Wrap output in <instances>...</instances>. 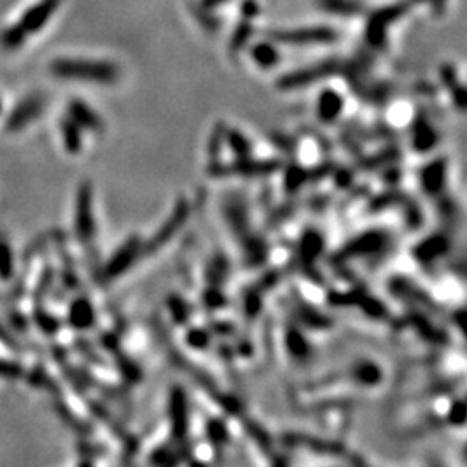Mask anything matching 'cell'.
<instances>
[{
	"instance_id": "cell-40",
	"label": "cell",
	"mask_w": 467,
	"mask_h": 467,
	"mask_svg": "<svg viewBox=\"0 0 467 467\" xmlns=\"http://www.w3.org/2000/svg\"><path fill=\"white\" fill-rule=\"evenodd\" d=\"M9 320H11V325H13V327L16 329V331H23V332H26V329H28V320L25 319V315H23V313H19V312H13L9 315Z\"/></svg>"
},
{
	"instance_id": "cell-21",
	"label": "cell",
	"mask_w": 467,
	"mask_h": 467,
	"mask_svg": "<svg viewBox=\"0 0 467 467\" xmlns=\"http://www.w3.org/2000/svg\"><path fill=\"white\" fill-rule=\"evenodd\" d=\"M251 58L253 61L261 68H272L276 66L277 61H279V52H277V49L272 46V43L261 42L258 46L253 47Z\"/></svg>"
},
{
	"instance_id": "cell-16",
	"label": "cell",
	"mask_w": 467,
	"mask_h": 467,
	"mask_svg": "<svg viewBox=\"0 0 467 467\" xmlns=\"http://www.w3.org/2000/svg\"><path fill=\"white\" fill-rule=\"evenodd\" d=\"M115 358L116 365H118L120 376H122L128 384H137V382L142 381V369H140V365L137 364L134 358L125 355L122 350H120L118 353H115Z\"/></svg>"
},
{
	"instance_id": "cell-2",
	"label": "cell",
	"mask_w": 467,
	"mask_h": 467,
	"mask_svg": "<svg viewBox=\"0 0 467 467\" xmlns=\"http://www.w3.org/2000/svg\"><path fill=\"white\" fill-rule=\"evenodd\" d=\"M168 421H170V433L173 441L177 443L180 457L184 458L185 450L191 453V448L187 446L189 400L184 388H180V386H173L170 394H168Z\"/></svg>"
},
{
	"instance_id": "cell-18",
	"label": "cell",
	"mask_w": 467,
	"mask_h": 467,
	"mask_svg": "<svg viewBox=\"0 0 467 467\" xmlns=\"http://www.w3.org/2000/svg\"><path fill=\"white\" fill-rule=\"evenodd\" d=\"M319 6L325 13L336 16H358L362 4L358 0H319Z\"/></svg>"
},
{
	"instance_id": "cell-28",
	"label": "cell",
	"mask_w": 467,
	"mask_h": 467,
	"mask_svg": "<svg viewBox=\"0 0 467 467\" xmlns=\"http://www.w3.org/2000/svg\"><path fill=\"white\" fill-rule=\"evenodd\" d=\"M185 343L191 346L192 350L203 352V350H208L209 345H211V334L204 327H191L185 332Z\"/></svg>"
},
{
	"instance_id": "cell-23",
	"label": "cell",
	"mask_w": 467,
	"mask_h": 467,
	"mask_svg": "<svg viewBox=\"0 0 467 467\" xmlns=\"http://www.w3.org/2000/svg\"><path fill=\"white\" fill-rule=\"evenodd\" d=\"M180 461H182V457H180L179 448H173L170 445L158 446L152 450L151 457H149V462L154 466H177Z\"/></svg>"
},
{
	"instance_id": "cell-5",
	"label": "cell",
	"mask_w": 467,
	"mask_h": 467,
	"mask_svg": "<svg viewBox=\"0 0 467 467\" xmlns=\"http://www.w3.org/2000/svg\"><path fill=\"white\" fill-rule=\"evenodd\" d=\"M189 215H191V203H189L187 199H180L179 203L175 204V208H173L170 216L163 221V225L156 231L154 236H152L147 243H144L142 256L154 255L161 248L167 246L173 237L180 232V229L184 227Z\"/></svg>"
},
{
	"instance_id": "cell-3",
	"label": "cell",
	"mask_w": 467,
	"mask_h": 467,
	"mask_svg": "<svg viewBox=\"0 0 467 467\" xmlns=\"http://www.w3.org/2000/svg\"><path fill=\"white\" fill-rule=\"evenodd\" d=\"M95 216H94V192L90 182H83L76 192L75 204V236L80 244L88 248L95 239Z\"/></svg>"
},
{
	"instance_id": "cell-24",
	"label": "cell",
	"mask_w": 467,
	"mask_h": 467,
	"mask_svg": "<svg viewBox=\"0 0 467 467\" xmlns=\"http://www.w3.org/2000/svg\"><path fill=\"white\" fill-rule=\"evenodd\" d=\"M54 283H56V272L51 265H47V267H43V271L40 273L37 280V285H35L33 298L37 300V303H42V301L49 296V293L54 289Z\"/></svg>"
},
{
	"instance_id": "cell-20",
	"label": "cell",
	"mask_w": 467,
	"mask_h": 467,
	"mask_svg": "<svg viewBox=\"0 0 467 467\" xmlns=\"http://www.w3.org/2000/svg\"><path fill=\"white\" fill-rule=\"evenodd\" d=\"M204 433H206L208 441L211 443L213 448H220V446H224L225 443L229 441V429L221 419H216V417L208 419Z\"/></svg>"
},
{
	"instance_id": "cell-1",
	"label": "cell",
	"mask_w": 467,
	"mask_h": 467,
	"mask_svg": "<svg viewBox=\"0 0 467 467\" xmlns=\"http://www.w3.org/2000/svg\"><path fill=\"white\" fill-rule=\"evenodd\" d=\"M51 73L58 78L112 85L120 78V68L111 61L82 58H61L51 64Z\"/></svg>"
},
{
	"instance_id": "cell-12",
	"label": "cell",
	"mask_w": 467,
	"mask_h": 467,
	"mask_svg": "<svg viewBox=\"0 0 467 467\" xmlns=\"http://www.w3.org/2000/svg\"><path fill=\"white\" fill-rule=\"evenodd\" d=\"M331 71H332V66L329 63L317 64V66L307 68V70H300V71H295V73L288 75L285 78H283V82H280V87H285V88L303 87L310 82H317L320 76L329 75Z\"/></svg>"
},
{
	"instance_id": "cell-10",
	"label": "cell",
	"mask_w": 467,
	"mask_h": 467,
	"mask_svg": "<svg viewBox=\"0 0 467 467\" xmlns=\"http://www.w3.org/2000/svg\"><path fill=\"white\" fill-rule=\"evenodd\" d=\"M68 116H70L80 128L95 132V134H99V132L104 130L103 118H100L98 112L92 110L88 104H85L80 99L70 100V104H68Z\"/></svg>"
},
{
	"instance_id": "cell-29",
	"label": "cell",
	"mask_w": 467,
	"mask_h": 467,
	"mask_svg": "<svg viewBox=\"0 0 467 467\" xmlns=\"http://www.w3.org/2000/svg\"><path fill=\"white\" fill-rule=\"evenodd\" d=\"M28 381H30V384L35 386V388H42L46 389V392H51L52 394L59 393V388L56 386V382L52 381V377L42 367L31 369L30 374H28Z\"/></svg>"
},
{
	"instance_id": "cell-43",
	"label": "cell",
	"mask_w": 467,
	"mask_h": 467,
	"mask_svg": "<svg viewBox=\"0 0 467 467\" xmlns=\"http://www.w3.org/2000/svg\"><path fill=\"white\" fill-rule=\"evenodd\" d=\"M0 112H2V99H0Z\"/></svg>"
},
{
	"instance_id": "cell-30",
	"label": "cell",
	"mask_w": 467,
	"mask_h": 467,
	"mask_svg": "<svg viewBox=\"0 0 467 467\" xmlns=\"http://www.w3.org/2000/svg\"><path fill=\"white\" fill-rule=\"evenodd\" d=\"M422 182L429 192H436L443 182V164H433V167L426 168Z\"/></svg>"
},
{
	"instance_id": "cell-41",
	"label": "cell",
	"mask_w": 467,
	"mask_h": 467,
	"mask_svg": "<svg viewBox=\"0 0 467 467\" xmlns=\"http://www.w3.org/2000/svg\"><path fill=\"white\" fill-rule=\"evenodd\" d=\"M243 13L244 16H249V18L258 14V6H256L255 0H246V2L243 4Z\"/></svg>"
},
{
	"instance_id": "cell-17",
	"label": "cell",
	"mask_w": 467,
	"mask_h": 467,
	"mask_svg": "<svg viewBox=\"0 0 467 467\" xmlns=\"http://www.w3.org/2000/svg\"><path fill=\"white\" fill-rule=\"evenodd\" d=\"M33 322L40 329V332L49 337L56 336V334L61 331V320L56 315H52L49 310L43 308L40 303L33 308Z\"/></svg>"
},
{
	"instance_id": "cell-11",
	"label": "cell",
	"mask_w": 467,
	"mask_h": 467,
	"mask_svg": "<svg viewBox=\"0 0 467 467\" xmlns=\"http://www.w3.org/2000/svg\"><path fill=\"white\" fill-rule=\"evenodd\" d=\"M405 6H397V7H388V9H382L379 13H376L370 18L369 28H367V38L372 43H379L384 40V31L388 30V26L392 25L394 19L400 18L405 13Z\"/></svg>"
},
{
	"instance_id": "cell-34",
	"label": "cell",
	"mask_w": 467,
	"mask_h": 467,
	"mask_svg": "<svg viewBox=\"0 0 467 467\" xmlns=\"http://www.w3.org/2000/svg\"><path fill=\"white\" fill-rule=\"evenodd\" d=\"M225 130L221 125H219L216 128H213V134L209 137V144H208V154H209V163H216L220 158L221 152V140H224Z\"/></svg>"
},
{
	"instance_id": "cell-39",
	"label": "cell",
	"mask_w": 467,
	"mask_h": 467,
	"mask_svg": "<svg viewBox=\"0 0 467 467\" xmlns=\"http://www.w3.org/2000/svg\"><path fill=\"white\" fill-rule=\"evenodd\" d=\"M103 452H106V448L94 445V443H82V445H80V453L87 455L88 461H92L90 457H95V455H103Z\"/></svg>"
},
{
	"instance_id": "cell-35",
	"label": "cell",
	"mask_w": 467,
	"mask_h": 467,
	"mask_svg": "<svg viewBox=\"0 0 467 467\" xmlns=\"http://www.w3.org/2000/svg\"><path fill=\"white\" fill-rule=\"evenodd\" d=\"M203 303L204 307L209 310H216L225 305V296L221 295V291L219 289V285H211V288L206 289L203 295Z\"/></svg>"
},
{
	"instance_id": "cell-36",
	"label": "cell",
	"mask_w": 467,
	"mask_h": 467,
	"mask_svg": "<svg viewBox=\"0 0 467 467\" xmlns=\"http://www.w3.org/2000/svg\"><path fill=\"white\" fill-rule=\"evenodd\" d=\"M434 144V132L429 125L422 123L421 127L416 130V147H419V151L422 149H428Z\"/></svg>"
},
{
	"instance_id": "cell-37",
	"label": "cell",
	"mask_w": 467,
	"mask_h": 467,
	"mask_svg": "<svg viewBox=\"0 0 467 467\" xmlns=\"http://www.w3.org/2000/svg\"><path fill=\"white\" fill-rule=\"evenodd\" d=\"M99 341H100V346H103V348L106 350V352L112 353V355L120 352V337H118V334H115V332H104V334H100Z\"/></svg>"
},
{
	"instance_id": "cell-4",
	"label": "cell",
	"mask_w": 467,
	"mask_h": 467,
	"mask_svg": "<svg viewBox=\"0 0 467 467\" xmlns=\"http://www.w3.org/2000/svg\"><path fill=\"white\" fill-rule=\"evenodd\" d=\"M142 246L144 241L139 236H130L127 241L116 249L106 261L99 272V280L103 284L112 283V280L120 279L137 260L142 256Z\"/></svg>"
},
{
	"instance_id": "cell-42",
	"label": "cell",
	"mask_w": 467,
	"mask_h": 467,
	"mask_svg": "<svg viewBox=\"0 0 467 467\" xmlns=\"http://www.w3.org/2000/svg\"><path fill=\"white\" fill-rule=\"evenodd\" d=\"M224 2H227V0H203V6L206 7V9H213V7L221 6Z\"/></svg>"
},
{
	"instance_id": "cell-31",
	"label": "cell",
	"mask_w": 467,
	"mask_h": 467,
	"mask_svg": "<svg viewBox=\"0 0 467 467\" xmlns=\"http://www.w3.org/2000/svg\"><path fill=\"white\" fill-rule=\"evenodd\" d=\"M75 350L83 358H87V360L90 362V364H94V365H104V358L100 357L98 350H95L94 346L88 343L87 340H83V337H78V340H75Z\"/></svg>"
},
{
	"instance_id": "cell-26",
	"label": "cell",
	"mask_w": 467,
	"mask_h": 467,
	"mask_svg": "<svg viewBox=\"0 0 467 467\" xmlns=\"http://www.w3.org/2000/svg\"><path fill=\"white\" fill-rule=\"evenodd\" d=\"M26 35L28 33L25 30H23L21 25H19V23H16V25L6 28V30L0 33V43H2L4 49L14 51V49H18V47H21L23 43H25Z\"/></svg>"
},
{
	"instance_id": "cell-22",
	"label": "cell",
	"mask_w": 467,
	"mask_h": 467,
	"mask_svg": "<svg viewBox=\"0 0 467 467\" xmlns=\"http://www.w3.org/2000/svg\"><path fill=\"white\" fill-rule=\"evenodd\" d=\"M14 276V255L9 241L0 236V279L9 280Z\"/></svg>"
},
{
	"instance_id": "cell-7",
	"label": "cell",
	"mask_w": 467,
	"mask_h": 467,
	"mask_svg": "<svg viewBox=\"0 0 467 467\" xmlns=\"http://www.w3.org/2000/svg\"><path fill=\"white\" fill-rule=\"evenodd\" d=\"M46 107V99L43 95L33 94L28 95L21 100V103L16 104V107L11 111V115L7 116L6 122V130L7 132H19L23 128H26L28 125H31L35 120L38 118L43 112Z\"/></svg>"
},
{
	"instance_id": "cell-33",
	"label": "cell",
	"mask_w": 467,
	"mask_h": 467,
	"mask_svg": "<svg viewBox=\"0 0 467 467\" xmlns=\"http://www.w3.org/2000/svg\"><path fill=\"white\" fill-rule=\"evenodd\" d=\"M25 376V367L14 360L0 358V377L2 379H19Z\"/></svg>"
},
{
	"instance_id": "cell-32",
	"label": "cell",
	"mask_w": 467,
	"mask_h": 467,
	"mask_svg": "<svg viewBox=\"0 0 467 467\" xmlns=\"http://www.w3.org/2000/svg\"><path fill=\"white\" fill-rule=\"evenodd\" d=\"M225 273H227V260L219 256V258L213 260L211 265L208 267V272H206L208 283L211 285H219L221 280L225 279Z\"/></svg>"
},
{
	"instance_id": "cell-38",
	"label": "cell",
	"mask_w": 467,
	"mask_h": 467,
	"mask_svg": "<svg viewBox=\"0 0 467 467\" xmlns=\"http://www.w3.org/2000/svg\"><path fill=\"white\" fill-rule=\"evenodd\" d=\"M0 343H2L4 346H7V348L14 350V352H21L23 350V345H19V341L16 340L14 334L11 332L7 327H4L2 324H0Z\"/></svg>"
},
{
	"instance_id": "cell-27",
	"label": "cell",
	"mask_w": 467,
	"mask_h": 467,
	"mask_svg": "<svg viewBox=\"0 0 467 467\" xmlns=\"http://www.w3.org/2000/svg\"><path fill=\"white\" fill-rule=\"evenodd\" d=\"M61 256H63V268H61V280L64 284V288L68 289V291H73V289H78L80 285V280H78V273H76V267L73 263V260H71L70 253L66 251V249L63 248L61 251Z\"/></svg>"
},
{
	"instance_id": "cell-19",
	"label": "cell",
	"mask_w": 467,
	"mask_h": 467,
	"mask_svg": "<svg viewBox=\"0 0 467 467\" xmlns=\"http://www.w3.org/2000/svg\"><path fill=\"white\" fill-rule=\"evenodd\" d=\"M167 307H168V312H170L172 320L175 322L177 325H185L189 322V319H191V313H192L191 305H189L180 295L168 296Z\"/></svg>"
},
{
	"instance_id": "cell-8",
	"label": "cell",
	"mask_w": 467,
	"mask_h": 467,
	"mask_svg": "<svg viewBox=\"0 0 467 467\" xmlns=\"http://www.w3.org/2000/svg\"><path fill=\"white\" fill-rule=\"evenodd\" d=\"M68 324L76 332L90 331L95 325V310L87 296H76L68 307Z\"/></svg>"
},
{
	"instance_id": "cell-13",
	"label": "cell",
	"mask_w": 467,
	"mask_h": 467,
	"mask_svg": "<svg viewBox=\"0 0 467 467\" xmlns=\"http://www.w3.org/2000/svg\"><path fill=\"white\" fill-rule=\"evenodd\" d=\"M343 98L332 88H327L320 94L319 103H317V111H319L320 120L324 123H332L337 116L343 112Z\"/></svg>"
},
{
	"instance_id": "cell-9",
	"label": "cell",
	"mask_w": 467,
	"mask_h": 467,
	"mask_svg": "<svg viewBox=\"0 0 467 467\" xmlns=\"http://www.w3.org/2000/svg\"><path fill=\"white\" fill-rule=\"evenodd\" d=\"M61 0H42L37 6H33L31 9L26 11V14L23 16L19 25L26 33H35V31L42 30L46 26V23L52 18V14L56 13V9L59 7Z\"/></svg>"
},
{
	"instance_id": "cell-44",
	"label": "cell",
	"mask_w": 467,
	"mask_h": 467,
	"mask_svg": "<svg viewBox=\"0 0 467 467\" xmlns=\"http://www.w3.org/2000/svg\"><path fill=\"white\" fill-rule=\"evenodd\" d=\"M466 457H467V445H466Z\"/></svg>"
},
{
	"instance_id": "cell-15",
	"label": "cell",
	"mask_w": 467,
	"mask_h": 467,
	"mask_svg": "<svg viewBox=\"0 0 467 467\" xmlns=\"http://www.w3.org/2000/svg\"><path fill=\"white\" fill-rule=\"evenodd\" d=\"M54 409H56V414H58L59 419H61V421L68 426V428L73 429L76 434H80V436H88V434L92 433L90 426H88L87 422L83 421V419H80L78 416H76L73 410H71L70 406L64 404V402L58 400V398H56Z\"/></svg>"
},
{
	"instance_id": "cell-6",
	"label": "cell",
	"mask_w": 467,
	"mask_h": 467,
	"mask_svg": "<svg viewBox=\"0 0 467 467\" xmlns=\"http://www.w3.org/2000/svg\"><path fill=\"white\" fill-rule=\"evenodd\" d=\"M271 37L277 42L291 43V46H320V43L336 42L337 33L327 26H310L272 31Z\"/></svg>"
},
{
	"instance_id": "cell-14",
	"label": "cell",
	"mask_w": 467,
	"mask_h": 467,
	"mask_svg": "<svg viewBox=\"0 0 467 467\" xmlns=\"http://www.w3.org/2000/svg\"><path fill=\"white\" fill-rule=\"evenodd\" d=\"M59 128H61V139H63L64 149H66L70 154H78L83 146L82 128H80L70 116H68L66 120H63L61 125H59Z\"/></svg>"
},
{
	"instance_id": "cell-25",
	"label": "cell",
	"mask_w": 467,
	"mask_h": 467,
	"mask_svg": "<svg viewBox=\"0 0 467 467\" xmlns=\"http://www.w3.org/2000/svg\"><path fill=\"white\" fill-rule=\"evenodd\" d=\"M225 139H227L229 147L232 149V152L237 158H249V154H251V144H249V140L244 137V134H241L239 130H225Z\"/></svg>"
}]
</instances>
